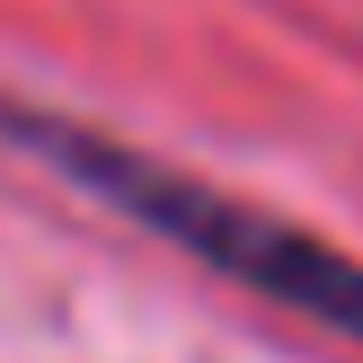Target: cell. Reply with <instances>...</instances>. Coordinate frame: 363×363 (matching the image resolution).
I'll return each instance as SVG.
<instances>
[{
    "label": "cell",
    "mask_w": 363,
    "mask_h": 363,
    "mask_svg": "<svg viewBox=\"0 0 363 363\" xmlns=\"http://www.w3.org/2000/svg\"><path fill=\"white\" fill-rule=\"evenodd\" d=\"M0 124H9L35 160H53L71 186H89L98 204H116L124 222H142L151 240L186 248L195 266L248 284L257 301H275V311H293V319H311V328H328V337H346V346H363V266L346 257V248H328V240H311V230L275 222V213L240 204V195L204 186V177L169 169V160L124 151V142L89 133V124L18 116V106H9Z\"/></svg>",
    "instance_id": "1"
}]
</instances>
